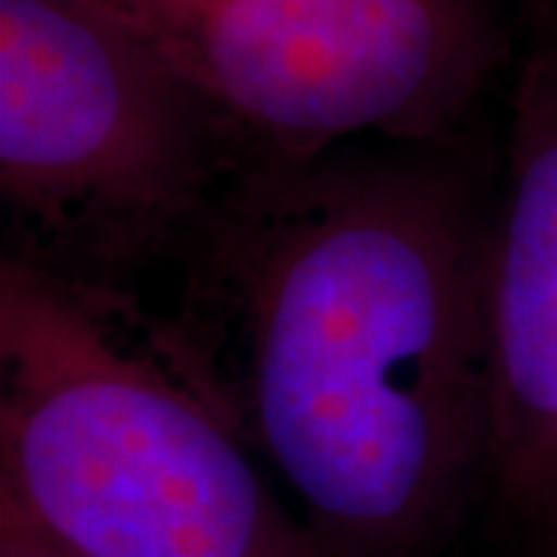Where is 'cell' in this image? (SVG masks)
I'll return each instance as SVG.
<instances>
[{
    "label": "cell",
    "instance_id": "8992f818",
    "mask_svg": "<svg viewBox=\"0 0 557 557\" xmlns=\"http://www.w3.org/2000/svg\"><path fill=\"white\" fill-rule=\"evenodd\" d=\"M0 557H75L38 523L22 515L16 505L0 498Z\"/></svg>",
    "mask_w": 557,
    "mask_h": 557
},
{
    "label": "cell",
    "instance_id": "277c9868",
    "mask_svg": "<svg viewBox=\"0 0 557 557\" xmlns=\"http://www.w3.org/2000/svg\"><path fill=\"white\" fill-rule=\"evenodd\" d=\"M251 152L456 143L508 60L498 0H100Z\"/></svg>",
    "mask_w": 557,
    "mask_h": 557
},
{
    "label": "cell",
    "instance_id": "3957f363",
    "mask_svg": "<svg viewBox=\"0 0 557 557\" xmlns=\"http://www.w3.org/2000/svg\"><path fill=\"white\" fill-rule=\"evenodd\" d=\"M248 143L100 0H0L7 255L127 288L183 258Z\"/></svg>",
    "mask_w": 557,
    "mask_h": 557
},
{
    "label": "cell",
    "instance_id": "6da1fadb",
    "mask_svg": "<svg viewBox=\"0 0 557 557\" xmlns=\"http://www.w3.org/2000/svg\"><path fill=\"white\" fill-rule=\"evenodd\" d=\"M493 186L456 143L248 152L168 325L332 557H434L490 493Z\"/></svg>",
    "mask_w": 557,
    "mask_h": 557
},
{
    "label": "cell",
    "instance_id": "52a82bcc",
    "mask_svg": "<svg viewBox=\"0 0 557 557\" xmlns=\"http://www.w3.org/2000/svg\"><path fill=\"white\" fill-rule=\"evenodd\" d=\"M539 13H542V38L536 40V47L557 53V0H539Z\"/></svg>",
    "mask_w": 557,
    "mask_h": 557
},
{
    "label": "cell",
    "instance_id": "5b68a950",
    "mask_svg": "<svg viewBox=\"0 0 557 557\" xmlns=\"http://www.w3.org/2000/svg\"><path fill=\"white\" fill-rule=\"evenodd\" d=\"M490 493L557 555V53L533 47L511 90L490 211Z\"/></svg>",
    "mask_w": 557,
    "mask_h": 557
},
{
    "label": "cell",
    "instance_id": "7a4b0ae2",
    "mask_svg": "<svg viewBox=\"0 0 557 557\" xmlns=\"http://www.w3.org/2000/svg\"><path fill=\"white\" fill-rule=\"evenodd\" d=\"M0 498L75 557H332L168 319L7 251Z\"/></svg>",
    "mask_w": 557,
    "mask_h": 557
},
{
    "label": "cell",
    "instance_id": "ba28073f",
    "mask_svg": "<svg viewBox=\"0 0 557 557\" xmlns=\"http://www.w3.org/2000/svg\"><path fill=\"white\" fill-rule=\"evenodd\" d=\"M555 557H557V555H555Z\"/></svg>",
    "mask_w": 557,
    "mask_h": 557
}]
</instances>
